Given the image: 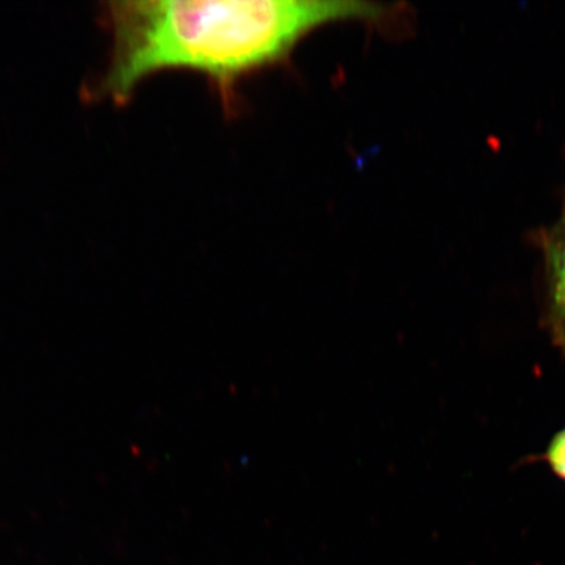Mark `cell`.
Listing matches in <instances>:
<instances>
[{"label": "cell", "mask_w": 565, "mask_h": 565, "mask_svg": "<svg viewBox=\"0 0 565 565\" xmlns=\"http://www.w3.org/2000/svg\"><path fill=\"white\" fill-rule=\"evenodd\" d=\"M394 10L360 0H126L106 6L111 52L103 95L126 104L166 70L206 76L225 109L259 71L282 65L303 40L337 23L388 24Z\"/></svg>", "instance_id": "1"}, {"label": "cell", "mask_w": 565, "mask_h": 565, "mask_svg": "<svg viewBox=\"0 0 565 565\" xmlns=\"http://www.w3.org/2000/svg\"><path fill=\"white\" fill-rule=\"evenodd\" d=\"M555 300L565 313V246L557 254L555 263Z\"/></svg>", "instance_id": "3"}, {"label": "cell", "mask_w": 565, "mask_h": 565, "mask_svg": "<svg viewBox=\"0 0 565 565\" xmlns=\"http://www.w3.org/2000/svg\"><path fill=\"white\" fill-rule=\"evenodd\" d=\"M547 459L556 475L565 479V429L551 444Z\"/></svg>", "instance_id": "2"}]
</instances>
